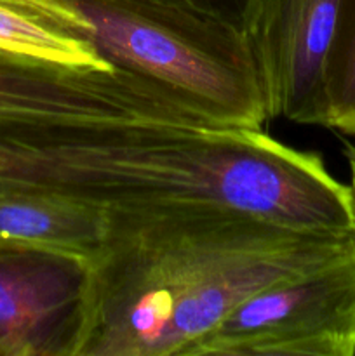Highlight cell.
Wrapping results in <instances>:
<instances>
[{
  "label": "cell",
  "mask_w": 355,
  "mask_h": 356,
  "mask_svg": "<svg viewBox=\"0 0 355 356\" xmlns=\"http://www.w3.org/2000/svg\"><path fill=\"white\" fill-rule=\"evenodd\" d=\"M355 247V229L289 228L239 211L117 219L90 261L79 356H181L233 308Z\"/></svg>",
  "instance_id": "obj_1"
},
{
  "label": "cell",
  "mask_w": 355,
  "mask_h": 356,
  "mask_svg": "<svg viewBox=\"0 0 355 356\" xmlns=\"http://www.w3.org/2000/svg\"><path fill=\"white\" fill-rule=\"evenodd\" d=\"M104 61L160 83L228 127L263 129L268 115L240 30L159 0H70Z\"/></svg>",
  "instance_id": "obj_2"
},
{
  "label": "cell",
  "mask_w": 355,
  "mask_h": 356,
  "mask_svg": "<svg viewBox=\"0 0 355 356\" xmlns=\"http://www.w3.org/2000/svg\"><path fill=\"white\" fill-rule=\"evenodd\" d=\"M355 247L261 289L181 356H354Z\"/></svg>",
  "instance_id": "obj_3"
},
{
  "label": "cell",
  "mask_w": 355,
  "mask_h": 356,
  "mask_svg": "<svg viewBox=\"0 0 355 356\" xmlns=\"http://www.w3.org/2000/svg\"><path fill=\"white\" fill-rule=\"evenodd\" d=\"M89 302V261L0 243V356H79Z\"/></svg>",
  "instance_id": "obj_4"
},
{
  "label": "cell",
  "mask_w": 355,
  "mask_h": 356,
  "mask_svg": "<svg viewBox=\"0 0 355 356\" xmlns=\"http://www.w3.org/2000/svg\"><path fill=\"white\" fill-rule=\"evenodd\" d=\"M340 0H251L244 37L268 120L327 127L326 65Z\"/></svg>",
  "instance_id": "obj_5"
},
{
  "label": "cell",
  "mask_w": 355,
  "mask_h": 356,
  "mask_svg": "<svg viewBox=\"0 0 355 356\" xmlns=\"http://www.w3.org/2000/svg\"><path fill=\"white\" fill-rule=\"evenodd\" d=\"M110 229L96 209L45 195L0 193V243L40 247L93 261Z\"/></svg>",
  "instance_id": "obj_6"
},
{
  "label": "cell",
  "mask_w": 355,
  "mask_h": 356,
  "mask_svg": "<svg viewBox=\"0 0 355 356\" xmlns=\"http://www.w3.org/2000/svg\"><path fill=\"white\" fill-rule=\"evenodd\" d=\"M0 49L72 66L111 68L70 0H0Z\"/></svg>",
  "instance_id": "obj_7"
},
{
  "label": "cell",
  "mask_w": 355,
  "mask_h": 356,
  "mask_svg": "<svg viewBox=\"0 0 355 356\" xmlns=\"http://www.w3.org/2000/svg\"><path fill=\"white\" fill-rule=\"evenodd\" d=\"M327 129L355 136V0H340L326 65Z\"/></svg>",
  "instance_id": "obj_8"
},
{
  "label": "cell",
  "mask_w": 355,
  "mask_h": 356,
  "mask_svg": "<svg viewBox=\"0 0 355 356\" xmlns=\"http://www.w3.org/2000/svg\"><path fill=\"white\" fill-rule=\"evenodd\" d=\"M45 76L47 61L0 49V129L40 106Z\"/></svg>",
  "instance_id": "obj_9"
},
{
  "label": "cell",
  "mask_w": 355,
  "mask_h": 356,
  "mask_svg": "<svg viewBox=\"0 0 355 356\" xmlns=\"http://www.w3.org/2000/svg\"><path fill=\"white\" fill-rule=\"evenodd\" d=\"M159 2L187 7L195 13L223 21L244 33V23H246L251 0H159Z\"/></svg>",
  "instance_id": "obj_10"
},
{
  "label": "cell",
  "mask_w": 355,
  "mask_h": 356,
  "mask_svg": "<svg viewBox=\"0 0 355 356\" xmlns=\"http://www.w3.org/2000/svg\"><path fill=\"white\" fill-rule=\"evenodd\" d=\"M345 156H347L348 167H350V176H352L350 191H352V200H354V214H355V143L347 145V148H345Z\"/></svg>",
  "instance_id": "obj_11"
}]
</instances>
